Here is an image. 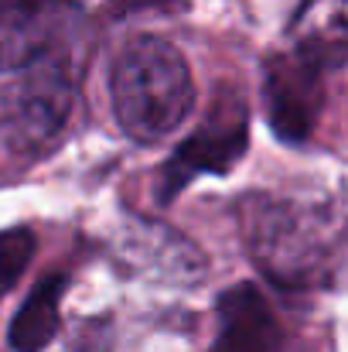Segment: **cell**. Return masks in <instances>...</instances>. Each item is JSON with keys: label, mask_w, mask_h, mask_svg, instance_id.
I'll use <instances>...</instances> for the list:
<instances>
[{"label": "cell", "mask_w": 348, "mask_h": 352, "mask_svg": "<svg viewBox=\"0 0 348 352\" xmlns=\"http://www.w3.org/2000/svg\"><path fill=\"white\" fill-rule=\"evenodd\" d=\"M246 147V113L239 103L232 107H216V113L202 123V130L195 137H188L174 161L167 164V188H164V199H171L178 188H185L195 175L202 171H226L235 164V157L242 154Z\"/></svg>", "instance_id": "obj_6"}, {"label": "cell", "mask_w": 348, "mask_h": 352, "mask_svg": "<svg viewBox=\"0 0 348 352\" xmlns=\"http://www.w3.org/2000/svg\"><path fill=\"white\" fill-rule=\"evenodd\" d=\"M325 72L328 69L297 48L270 58L263 76V103L277 137L297 144L314 130L325 110Z\"/></svg>", "instance_id": "obj_4"}, {"label": "cell", "mask_w": 348, "mask_h": 352, "mask_svg": "<svg viewBox=\"0 0 348 352\" xmlns=\"http://www.w3.org/2000/svg\"><path fill=\"white\" fill-rule=\"evenodd\" d=\"M280 325L256 284H235L219 298V336L212 352H277Z\"/></svg>", "instance_id": "obj_8"}, {"label": "cell", "mask_w": 348, "mask_h": 352, "mask_svg": "<svg viewBox=\"0 0 348 352\" xmlns=\"http://www.w3.org/2000/svg\"><path fill=\"white\" fill-rule=\"evenodd\" d=\"M242 233L259 270L283 287H311L328 270L335 223L318 206L273 195L249 199Z\"/></svg>", "instance_id": "obj_2"}, {"label": "cell", "mask_w": 348, "mask_h": 352, "mask_svg": "<svg viewBox=\"0 0 348 352\" xmlns=\"http://www.w3.org/2000/svg\"><path fill=\"white\" fill-rule=\"evenodd\" d=\"M76 82L69 65L55 55L21 69L14 82L0 89V144L14 154L45 151L72 117Z\"/></svg>", "instance_id": "obj_3"}, {"label": "cell", "mask_w": 348, "mask_h": 352, "mask_svg": "<svg viewBox=\"0 0 348 352\" xmlns=\"http://www.w3.org/2000/svg\"><path fill=\"white\" fill-rule=\"evenodd\" d=\"M65 277H45L34 284L27 301L10 322L7 342L14 352H41L58 332V305L65 294Z\"/></svg>", "instance_id": "obj_10"}, {"label": "cell", "mask_w": 348, "mask_h": 352, "mask_svg": "<svg viewBox=\"0 0 348 352\" xmlns=\"http://www.w3.org/2000/svg\"><path fill=\"white\" fill-rule=\"evenodd\" d=\"M294 48L321 69L348 62V0H304L290 24Z\"/></svg>", "instance_id": "obj_9"}, {"label": "cell", "mask_w": 348, "mask_h": 352, "mask_svg": "<svg viewBox=\"0 0 348 352\" xmlns=\"http://www.w3.org/2000/svg\"><path fill=\"white\" fill-rule=\"evenodd\" d=\"M113 113L137 144H157L174 133L195 103V82L185 55L154 34L133 38L113 62Z\"/></svg>", "instance_id": "obj_1"}, {"label": "cell", "mask_w": 348, "mask_h": 352, "mask_svg": "<svg viewBox=\"0 0 348 352\" xmlns=\"http://www.w3.org/2000/svg\"><path fill=\"white\" fill-rule=\"evenodd\" d=\"M69 17V0H0V72H21L55 55Z\"/></svg>", "instance_id": "obj_5"}, {"label": "cell", "mask_w": 348, "mask_h": 352, "mask_svg": "<svg viewBox=\"0 0 348 352\" xmlns=\"http://www.w3.org/2000/svg\"><path fill=\"white\" fill-rule=\"evenodd\" d=\"M126 263L164 284H198L205 277V256L185 239L174 233L171 226L161 223H133L130 233L119 239Z\"/></svg>", "instance_id": "obj_7"}, {"label": "cell", "mask_w": 348, "mask_h": 352, "mask_svg": "<svg viewBox=\"0 0 348 352\" xmlns=\"http://www.w3.org/2000/svg\"><path fill=\"white\" fill-rule=\"evenodd\" d=\"M34 256V233L31 230H3L0 233V298L21 280Z\"/></svg>", "instance_id": "obj_11"}]
</instances>
